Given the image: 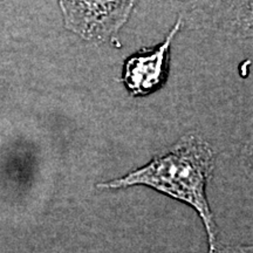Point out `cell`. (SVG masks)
Instances as JSON below:
<instances>
[{
  "label": "cell",
  "instance_id": "277c9868",
  "mask_svg": "<svg viewBox=\"0 0 253 253\" xmlns=\"http://www.w3.org/2000/svg\"><path fill=\"white\" fill-rule=\"evenodd\" d=\"M196 20L220 25L251 26L252 0H171Z\"/></svg>",
  "mask_w": 253,
  "mask_h": 253
},
{
  "label": "cell",
  "instance_id": "6da1fadb",
  "mask_svg": "<svg viewBox=\"0 0 253 253\" xmlns=\"http://www.w3.org/2000/svg\"><path fill=\"white\" fill-rule=\"evenodd\" d=\"M214 167L211 147L201 137L185 136L167 153L121 178L101 183L100 189L145 185L194 208L208 237V253H216L217 225L207 198V185Z\"/></svg>",
  "mask_w": 253,
  "mask_h": 253
},
{
  "label": "cell",
  "instance_id": "7a4b0ae2",
  "mask_svg": "<svg viewBox=\"0 0 253 253\" xmlns=\"http://www.w3.org/2000/svg\"><path fill=\"white\" fill-rule=\"evenodd\" d=\"M137 0H59L67 30L86 40L104 41L123 27Z\"/></svg>",
  "mask_w": 253,
  "mask_h": 253
},
{
  "label": "cell",
  "instance_id": "5b68a950",
  "mask_svg": "<svg viewBox=\"0 0 253 253\" xmlns=\"http://www.w3.org/2000/svg\"><path fill=\"white\" fill-rule=\"evenodd\" d=\"M220 253H252L251 246H236V248H225Z\"/></svg>",
  "mask_w": 253,
  "mask_h": 253
},
{
  "label": "cell",
  "instance_id": "3957f363",
  "mask_svg": "<svg viewBox=\"0 0 253 253\" xmlns=\"http://www.w3.org/2000/svg\"><path fill=\"white\" fill-rule=\"evenodd\" d=\"M181 26L182 17H179L175 27L160 46L143 49L126 60L123 69V82L132 95H148L164 84L169 68L170 46Z\"/></svg>",
  "mask_w": 253,
  "mask_h": 253
}]
</instances>
